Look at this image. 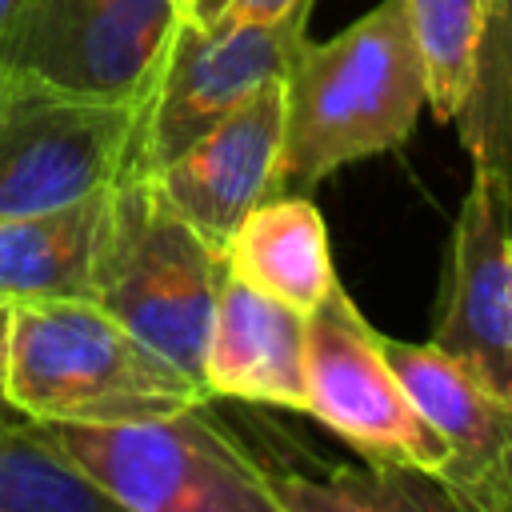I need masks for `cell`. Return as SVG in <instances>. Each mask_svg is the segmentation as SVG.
<instances>
[{
	"instance_id": "cell-1",
	"label": "cell",
	"mask_w": 512,
	"mask_h": 512,
	"mask_svg": "<svg viewBox=\"0 0 512 512\" xmlns=\"http://www.w3.org/2000/svg\"><path fill=\"white\" fill-rule=\"evenodd\" d=\"M428 108L408 0H380L344 32L304 44L284 76L280 188L400 148Z\"/></svg>"
},
{
	"instance_id": "cell-17",
	"label": "cell",
	"mask_w": 512,
	"mask_h": 512,
	"mask_svg": "<svg viewBox=\"0 0 512 512\" xmlns=\"http://www.w3.org/2000/svg\"><path fill=\"white\" fill-rule=\"evenodd\" d=\"M0 512H124L76 472L36 424L0 420Z\"/></svg>"
},
{
	"instance_id": "cell-13",
	"label": "cell",
	"mask_w": 512,
	"mask_h": 512,
	"mask_svg": "<svg viewBox=\"0 0 512 512\" xmlns=\"http://www.w3.org/2000/svg\"><path fill=\"white\" fill-rule=\"evenodd\" d=\"M232 432L244 444L276 512H460L448 488L420 468L380 460L328 464L312 456L280 460L272 456V448L244 440L236 424Z\"/></svg>"
},
{
	"instance_id": "cell-6",
	"label": "cell",
	"mask_w": 512,
	"mask_h": 512,
	"mask_svg": "<svg viewBox=\"0 0 512 512\" xmlns=\"http://www.w3.org/2000/svg\"><path fill=\"white\" fill-rule=\"evenodd\" d=\"M304 412L360 460L404 464L428 476L448 468V448L408 400L384 356V336L340 280L304 316Z\"/></svg>"
},
{
	"instance_id": "cell-15",
	"label": "cell",
	"mask_w": 512,
	"mask_h": 512,
	"mask_svg": "<svg viewBox=\"0 0 512 512\" xmlns=\"http://www.w3.org/2000/svg\"><path fill=\"white\" fill-rule=\"evenodd\" d=\"M116 188V184H112ZM100 188L76 204L0 220V304L92 296L96 252L112 204Z\"/></svg>"
},
{
	"instance_id": "cell-21",
	"label": "cell",
	"mask_w": 512,
	"mask_h": 512,
	"mask_svg": "<svg viewBox=\"0 0 512 512\" xmlns=\"http://www.w3.org/2000/svg\"><path fill=\"white\" fill-rule=\"evenodd\" d=\"M32 84H36V80H28V76H24L20 68H12L8 60H0V120L16 108V100H20Z\"/></svg>"
},
{
	"instance_id": "cell-9",
	"label": "cell",
	"mask_w": 512,
	"mask_h": 512,
	"mask_svg": "<svg viewBox=\"0 0 512 512\" xmlns=\"http://www.w3.org/2000/svg\"><path fill=\"white\" fill-rule=\"evenodd\" d=\"M428 344L512 404V224L480 172L452 220Z\"/></svg>"
},
{
	"instance_id": "cell-20",
	"label": "cell",
	"mask_w": 512,
	"mask_h": 512,
	"mask_svg": "<svg viewBox=\"0 0 512 512\" xmlns=\"http://www.w3.org/2000/svg\"><path fill=\"white\" fill-rule=\"evenodd\" d=\"M460 512H512V444L468 484H444Z\"/></svg>"
},
{
	"instance_id": "cell-8",
	"label": "cell",
	"mask_w": 512,
	"mask_h": 512,
	"mask_svg": "<svg viewBox=\"0 0 512 512\" xmlns=\"http://www.w3.org/2000/svg\"><path fill=\"white\" fill-rule=\"evenodd\" d=\"M136 100L72 96L32 84L0 120V220L76 204L132 168Z\"/></svg>"
},
{
	"instance_id": "cell-12",
	"label": "cell",
	"mask_w": 512,
	"mask_h": 512,
	"mask_svg": "<svg viewBox=\"0 0 512 512\" xmlns=\"http://www.w3.org/2000/svg\"><path fill=\"white\" fill-rule=\"evenodd\" d=\"M384 356L400 376L408 400L424 424L448 448V468L440 484H468L496 464L512 444V404L496 400L472 372L448 360L436 344H412L384 336Z\"/></svg>"
},
{
	"instance_id": "cell-24",
	"label": "cell",
	"mask_w": 512,
	"mask_h": 512,
	"mask_svg": "<svg viewBox=\"0 0 512 512\" xmlns=\"http://www.w3.org/2000/svg\"><path fill=\"white\" fill-rule=\"evenodd\" d=\"M184 4H188V0H180V8H184Z\"/></svg>"
},
{
	"instance_id": "cell-14",
	"label": "cell",
	"mask_w": 512,
	"mask_h": 512,
	"mask_svg": "<svg viewBox=\"0 0 512 512\" xmlns=\"http://www.w3.org/2000/svg\"><path fill=\"white\" fill-rule=\"evenodd\" d=\"M232 280L308 316L340 280L332 268L328 224L308 196H268L256 204L224 244Z\"/></svg>"
},
{
	"instance_id": "cell-22",
	"label": "cell",
	"mask_w": 512,
	"mask_h": 512,
	"mask_svg": "<svg viewBox=\"0 0 512 512\" xmlns=\"http://www.w3.org/2000/svg\"><path fill=\"white\" fill-rule=\"evenodd\" d=\"M4 348H8V308L0 304V420H12L16 412L8 408V396H4Z\"/></svg>"
},
{
	"instance_id": "cell-10",
	"label": "cell",
	"mask_w": 512,
	"mask_h": 512,
	"mask_svg": "<svg viewBox=\"0 0 512 512\" xmlns=\"http://www.w3.org/2000/svg\"><path fill=\"white\" fill-rule=\"evenodd\" d=\"M284 148V80L256 88L240 108L192 140L180 156L152 172L160 196L192 224L216 252L232 240L240 220L280 188Z\"/></svg>"
},
{
	"instance_id": "cell-2",
	"label": "cell",
	"mask_w": 512,
	"mask_h": 512,
	"mask_svg": "<svg viewBox=\"0 0 512 512\" xmlns=\"http://www.w3.org/2000/svg\"><path fill=\"white\" fill-rule=\"evenodd\" d=\"M4 396L32 424H140L212 400L92 296L8 308Z\"/></svg>"
},
{
	"instance_id": "cell-19",
	"label": "cell",
	"mask_w": 512,
	"mask_h": 512,
	"mask_svg": "<svg viewBox=\"0 0 512 512\" xmlns=\"http://www.w3.org/2000/svg\"><path fill=\"white\" fill-rule=\"evenodd\" d=\"M300 4L308 0H188L180 12L204 28H228V24H268Z\"/></svg>"
},
{
	"instance_id": "cell-11",
	"label": "cell",
	"mask_w": 512,
	"mask_h": 512,
	"mask_svg": "<svg viewBox=\"0 0 512 512\" xmlns=\"http://www.w3.org/2000/svg\"><path fill=\"white\" fill-rule=\"evenodd\" d=\"M200 384L212 400L304 412V316L228 276L204 336Z\"/></svg>"
},
{
	"instance_id": "cell-4",
	"label": "cell",
	"mask_w": 512,
	"mask_h": 512,
	"mask_svg": "<svg viewBox=\"0 0 512 512\" xmlns=\"http://www.w3.org/2000/svg\"><path fill=\"white\" fill-rule=\"evenodd\" d=\"M36 428L124 512H276L216 400L140 424Z\"/></svg>"
},
{
	"instance_id": "cell-7",
	"label": "cell",
	"mask_w": 512,
	"mask_h": 512,
	"mask_svg": "<svg viewBox=\"0 0 512 512\" xmlns=\"http://www.w3.org/2000/svg\"><path fill=\"white\" fill-rule=\"evenodd\" d=\"M176 20L180 0H24L0 60L56 92L140 104Z\"/></svg>"
},
{
	"instance_id": "cell-23",
	"label": "cell",
	"mask_w": 512,
	"mask_h": 512,
	"mask_svg": "<svg viewBox=\"0 0 512 512\" xmlns=\"http://www.w3.org/2000/svg\"><path fill=\"white\" fill-rule=\"evenodd\" d=\"M20 4H24V0H0V40L8 36V28H12L16 12H20Z\"/></svg>"
},
{
	"instance_id": "cell-3",
	"label": "cell",
	"mask_w": 512,
	"mask_h": 512,
	"mask_svg": "<svg viewBox=\"0 0 512 512\" xmlns=\"http://www.w3.org/2000/svg\"><path fill=\"white\" fill-rule=\"evenodd\" d=\"M224 280V252L176 216L152 176H124L112 188L92 300L192 380Z\"/></svg>"
},
{
	"instance_id": "cell-5",
	"label": "cell",
	"mask_w": 512,
	"mask_h": 512,
	"mask_svg": "<svg viewBox=\"0 0 512 512\" xmlns=\"http://www.w3.org/2000/svg\"><path fill=\"white\" fill-rule=\"evenodd\" d=\"M312 0L268 24L204 28L180 12L164 64L140 100L136 148L128 176H152L256 88L284 80L300 48L308 44Z\"/></svg>"
},
{
	"instance_id": "cell-18",
	"label": "cell",
	"mask_w": 512,
	"mask_h": 512,
	"mask_svg": "<svg viewBox=\"0 0 512 512\" xmlns=\"http://www.w3.org/2000/svg\"><path fill=\"white\" fill-rule=\"evenodd\" d=\"M488 8L492 0H408L412 36L424 60L428 108L436 120H456L464 104Z\"/></svg>"
},
{
	"instance_id": "cell-16",
	"label": "cell",
	"mask_w": 512,
	"mask_h": 512,
	"mask_svg": "<svg viewBox=\"0 0 512 512\" xmlns=\"http://www.w3.org/2000/svg\"><path fill=\"white\" fill-rule=\"evenodd\" d=\"M456 124L472 172L492 184L512 224V0H492L488 8Z\"/></svg>"
}]
</instances>
